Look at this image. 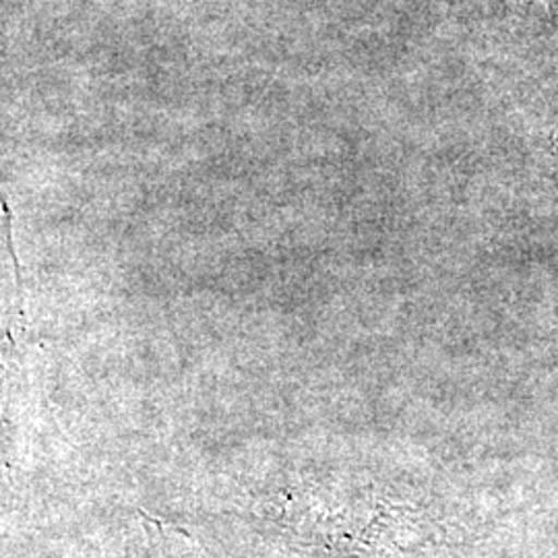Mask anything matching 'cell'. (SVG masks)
<instances>
[{"mask_svg": "<svg viewBox=\"0 0 558 558\" xmlns=\"http://www.w3.org/2000/svg\"><path fill=\"white\" fill-rule=\"evenodd\" d=\"M542 2H544V4H548L555 13H558V0H542Z\"/></svg>", "mask_w": 558, "mask_h": 558, "instance_id": "1", "label": "cell"}]
</instances>
